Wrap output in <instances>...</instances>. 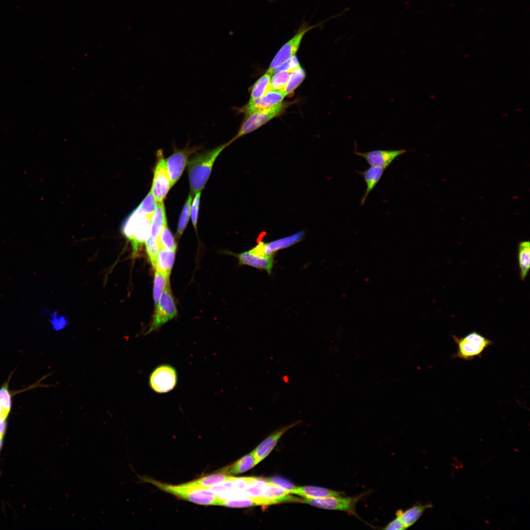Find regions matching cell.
Masks as SVG:
<instances>
[{
	"mask_svg": "<svg viewBox=\"0 0 530 530\" xmlns=\"http://www.w3.org/2000/svg\"><path fill=\"white\" fill-rule=\"evenodd\" d=\"M233 142L231 140L212 149L197 153L188 159L187 171L191 193L201 191L211 173L213 163L220 153Z\"/></svg>",
	"mask_w": 530,
	"mask_h": 530,
	"instance_id": "cell-1",
	"label": "cell"
},
{
	"mask_svg": "<svg viewBox=\"0 0 530 530\" xmlns=\"http://www.w3.org/2000/svg\"><path fill=\"white\" fill-rule=\"evenodd\" d=\"M140 482L149 483L161 491L178 498L196 504L219 505L220 497L209 488L190 486L183 484L172 485L164 483L147 476H137Z\"/></svg>",
	"mask_w": 530,
	"mask_h": 530,
	"instance_id": "cell-2",
	"label": "cell"
},
{
	"mask_svg": "<svg viewBox=\"0 0 530 530\" xmlns=\"http://www.w3.org/2000/svg\"><path fill=\"white\" fill-rule=\"evenodd\" d=\"M152 218L137 207L123 223L122 232L131 242L133 256L137 254L140 246L145 243L150 234Z\"/></svg>",
	"mask_w": 530,
	"mask_h": 530,
	"instance_id": "cell-3",
	"label": "cell"
},
{
	"mask_svg": "<svg viewBox=\"0 0 530 530\" xmlns=\"http://www.w3.org/2000/svg\"><path fill=\"white\" fill-rule=\"evenodd\" d=\"M452 338L456 344L457 349L452 357L465 361L481 356L484 351L493 344V341L476 331L461 337L452 335Z\"/></svg>",
	"mask_w": 530,
	"mask_h": 530,
	"instance_id": "cell-4",
	"label": "cell"
},
{
	"mask_svg": "<svg viewBox=\"0 0 530 530\" xmlns=\"http://www.w3.org/2000/svg\"><path fill=\"white\" fill-rule=\"evenodd\" d=\"M370 493V491H368L356 496L348 497L338 496L317 499L304 498L302 503L320 508L344 511L362 520L356 512V505L362 498Z\"/></svg>",
	"mask_w": 530,
	"mask_h": 530,
	"instance_id": "cell-5",
	"label": "cell"
},
{
	"mask_svg": "<svg viewBox=\"0 0 530 530\" xmlns=\"http://www.w3.org/2000/svg\"><path fill=\"white\" fill-rule=\"evenodd\" d=\"M287 106L286 103H281L267 109L255 111L245 115L237 135L231 139H237L261 127L273 118L282 113Z\"/></svg>",
	"mask_w": 530,
	"mask_h": 530,
	"instance_id": "cell-6",
	"label": "cell"
},
{
	"mask_svg": "<svg viewBox=\"0 0 530 530\" xmlns=\"http://www.w3.org/2000/svg\"><path fill=\"white\" fill-rule=\"evenodd\" d=\"M157 305L153 321L147 333H150L176 316L177 310L169 283Z\"/></svg>",
	"mask_w": 530,
	"mask_h": 530,
	"instance_id": "cell-7",
	"label": "cell"
},
{
	"mask_svg": "<svg viewBox=\"0 0 530 530\" xmlns=\"http://www.w3.org/2000/svg\"><path fill=\"white\" fill-rule=\"evenodd\" d=\"M158 160L154 170V178L151 191L157 202H163L171 188V181L166 159L161 150L157 152Z\"/></svg>",
	"mask_w": 530,
	"mask_h": 530,
	"instance_id": "cell-8",
	"label": "cell"
},
{
	"mask_svg": "<svg viewBox=\"0 0 530 530\" xmlns=\"http://www.w3.org/2000/svg\"><path fill=\"white\" fill-rule=\"evenodd\" d=\"M317 26L318 25L310 26L306 24L302 25L293 37L285 43L278 51L272 60L266 73L271 75L274 69L294 55L299 48L305 34Z\"/></svg>",
	"mask_w": 530,
	"mask_h": 530,
	"instance_id": "cell-9",
	"label": "cell"
},
{
	"mask_svg": "<svg viewBox=\"0 0 530 530\" xmlns=\"http://www.w3.org/2000/svg\"><path fill=\"white\" fill-rule=\"evenodd\" d=\"M200 146L190 147L186 145L183 149H176L173 153L166 159V165L171 181V187L180 179L187 164L189 157L201 148Z\"/></svg>",
	"mask_w": 530,
	"mask_h": 530,
	"instance_id": "cell-10",
	"label": "cell"
},
{
	"mask_svg": "<svg viewBox=\"0 0 530 530\" xmlns=\"http://www.w3.org/2000/svg\"><path fill=\"white\" fill-rule=\"evenodd\" d=\"M177 381L175 369L168 365L156 368L150 375L149 385L155 392L165 393L173 390Z\"/></svg>",
	"mask_w": 530,
	"mask_h": 530,
	"instance_id": "cell-11",
	"label": "cell"
},
{
	"mask_svg": "<svg viewBox=\"0 0 530 530\" xmlns=\"http://www.w3.org/2000/svg\"><path fill=\"white\" fill-rule=\"evenodd\" d=\"M304 232L300 231L291 235L281 238L268 242L260 241L249 252L260 257L274 255L279 250L290 247L302 240Z\"/></svg>",
	"mask_w": 530,
	"mask_h": 530,
	"instance_id": "cell-12",
	"label": "cell"
},
{
	"mask_svg": "<svg viewBox=\"0 0 530 530\" xmlns=\"http://www.w3.org/2000/svg\"><path fill=\"white\" fill-rule=\"evenodd\" d=\"M407 152L405 149L376 150L366 152L354 151V154L364 159L371 166L386 169L400 156Z\"/></svg>",
	"mask_w": 530,
	"mask_h": 530,
	"instance_id": "cell-13",
	"label": "cell"
},
{
	"mask_svg": "<svg viewBox=\"0 0 530 530\" xmlns=\"http://www.w3.org/2000/svg\"><path fill=\"white\" fill-rule=\"evenodd\" d=\"M286 95L284 92L271 90L262 97L250 99L248 103L239 109L245 115L252 112L269 109L282 103Z\"/></svg>",
	"mask_w": 530,
	"mask_h": 530,
	"instance_id": "cell-14",
	"label": "cell"
},
{
	"mask_svg": "<svg viewBox=\"0 0 530 530\" xmlns=\"http://www.w3.org/2000/svg\"><path fill=\"white\" fill-rule=\"evenodd\" d=\"M300 422V421H297L276 430L261 443L253 450L257 464L259 463L268 455L285 432L298 424Z\"/></svg>",
	"mask_w": 530,
	"mask_h": 530,
	"instance_id": "cell-15",
	"label": "cell"
},
{
	"mask_svg": "<svg viewBox=\"0 0 530 530\" xmlns=\"http://www.w3.org/2000/svg\"><path fill=\"white\" fill-rule=\"evenodd\" d=\"M227 253L237 257L240 265H247L259 269L265 270L268 274H271L274 255L260 257L251 253L249 251L238 254L231 251H227Z\"/></svg>",
	"mask_w": 530,
	"mask_h": 530,
	"instance_id": "cell-16",
	"label": "cell"
},
{
	"mask_svg": "<svg viewBox=\"0 0 530 530\" xmlns=\"http://www.w3.org/2000/svg\"><path fill=\"white\" fill-rule=\"evenodd\" d=\"M290 492V494H295L307 499L343 496L344 493L342 491H337L323 487L312 486H294Z\"/></svg>",
	"mask_w": 530,
	"mask_h": 530,
	"instance_id": "cell-17",
	"label": "cell"
},
{
	"mask_svg": "<svg viewBox=\"0 0 530 530\" xmlns=\"http://www.w3.org/2000/svg\"><path fill=\"white\" fill-rule=\"evenodd\" d=\"M432 506L431 504H417L404 511L401 509L398 510L396 511V516L400 519L406 529L413 525L426 509L430 508Z\"/></svg>",
	"mask_w": 530,
	"mask_h": 530,
	"instance_id": "cell-18",
	"label": "cell"
},
{
	"mask_svg": "<svg viewBox=\"0 0 530 530\" xmlns=\"http://www.w3.org/2000/svg\"><path fill=\"white\" fill-rule=\"evenodd\" d=\"M237 477L220 472L202 477L199 478L182 483L186 486L210 488L212 486L232 481Z\"/></svg>",
	"mask_w": 530,
	"mask_h": 530,
	"instance_id": "cell-19",
	"label": "cell"
},
{
	"mask_svg": "<svg viewBox=\"0 0 530 530\" xmlns=\"http://www.w3.org/2000/svg\"><path fill=\"white\" fill-rule=\"evenodd\" d=\"M384 169L378 167L371 166L363 171H358L364 179L366 185L365 192L361 200V205H363L370 192L375 188L381 179Z\"/></svg>",
	"mask_w": 530,
	"mask_h": 530,
	"instance_id": "cell-20",
	"label": "cell"
},
{
	"mask_svg": "<svg viewBox=\"0 0 530 530\" xmlns=\"http://www.w3.org/2000/svg\"><path fill=\"white\" fill-rule=\"evenodd\" d=\"M257 464L256 458L252 451L233 464L223 468L219 472L232 476L238 475L248 471Z\"/></svg>",
	"mask_w": 530,
	"mask_h": 530,
	"instance_id": "cell-21",
	"label": "cell"
},
{
	"mask_svg": "<svg viewBox=\"0 0 530 530\" xmlns=\"http://www.w3.org/2000/svg\"><path fill=\"white\" fill-rule=\"evenodd\" d=\"M517 260L519 276L522 281L527 277L530 267V243L529 240L520 242L518 245Z\"/></svg>",
	"mask_w": 530,
	"mask_h": 530,
	"instance_id": "cell-22",
	"label": "cell"
},
{
	"mask_svg": "<svg viewBox=\"0 0 530 530\" xmlns=\"http://www.w3.org/2000/svg\"><path fill=\"white\" fill-rule=\"evenodd\" d=\"M167 226L165 210L163 202H157L150 226V235L158 238L163 228Z\"/></svg>",
	"mask_w": 530,
	"mask_h": 530,
	"instance_id": "cell-23",
	"label": "cell"
},
{
	"mask_svg": "<svg viewBox=\"0 0 530 530\" xmlns=\"http://www.w3.org/2000/svg\"><path fill=\"white\" fill-rule=\"evenodd\" d=\"M175 250L159 248L158 254L155 269L169 277L174 264Z\"/></svg>",
	"mask_w": 530,
	"mask_h": 530,
	"instance_id": "cell-24",
	"label": "cell"
},
{
	"mask_svg": "<svg viewBox=\"0 0 530 530\" xmlns=\"http://www.w3.org/2000/svg\"><path fill=\"white\" fill-rule=\"evenodd\" d=\"M219 505L228 507L243 508L261 505V503L257 497H234L227 498H221Z\"/></svg>",
	"mask_w": 530,
	"mask_h": 530,
	"instance_id": "cell-25",
	"label": "cell"
},
{
	"mask_svg": "<svg viewBox=\"0 0 530 530\" xmlns=\"http://www.w3.org/2000/svg\"><path fill=\"white\" fill-rule=\"evenodd\" d=\"M270 76V75L266 73L261 77L251 87L250 96L251 99H259L271 90Z\"/></svg>",
	"mask_w": 530,
	"mask_h": 530,
	"instance_id": "cell-26",
	"label": "cell"
},
{
	"mask_svg": "<svg viewBox=\"0 0 530 530\" xmlns=\"http://www.w3.org/2000/svg\"><path fill=\"white\" fill-rule=\"evenodd\" d=\"M169 278L163 273L156 269L153 287V296L155 306H157L160 296L167 285L169 283Z\"/></svg>",
	"mask_w": 530,
	"mask_h": 530,
	"instance_id": "cell-27",
	"label": "cell"
},
{
	"mask_svg": "<svg viewBox=\"0 0 530 530\" xmlns=\"http://www.w3.org/2000/svg\"><path fill=\"white\" fill-rule=\"evenodd\" d=\"M306 77L305 70L301 66L290 73L289 79L284 91L286 96L291 94L302 83Z\"/></svg>",
	"mask_w": 530,
	"mask_h": 530,
	"instance_id": "cell-28",
	"label": "cell"
},
{
	"mask_svg": "<svg viewBox=\"0 0 530 530\" xmlns=\"http://www.w3.org/2000/svg\"><path fill=\"white\" fill-rule=\"evenodd\" d=\"M192 198L193 194L190 192L183 207L178 222L177 230V235L178 237L181 236L189 221Z\"/></svg>",
	"mask_w": 530,
	"mask_h": 530,
	"instance_id": "cell-29",
	"label": "cell"
},
{
	"mask_svg": "<svg viewBox=\"0 0 530 530\" xmlns=\"http://www.w3.org/2000/svg\"><path fill=\"white\" fill-rule=\"evenodd\" d=\"M11 408V396L7 385L0 388V418H7Z\"/></svg>",
	"mask_w": 530,
	"mask_h": 530,
	"instance_id": "cell-30",
	"label": "cell"
},
{
	"mask_svg": "<svg viewBox=\"0 0 530 530\" xmlns=\"http://www.w3.org/2000/svg\"><path fill=\"white\" fill-rule=\"evenodd\" d=\"M290 73L286 71H280L274 73L270 80L271 90L284 92Z\"/></svg>",
	"mask_w": 530,
	"mask_h": 530,
	"instance_id": "cell-31",
	"label": "cell"
},
{
	"mask_svg": "<svg viewBox=\"0 0 530 530\" xmlns=\"http://www.w3.org/2000/svg\"><path fill=\"white\" fill-rule=\"evenodd\" d=\"M145 243L150 263L155 268L157 258L160 248L158 238H153L149 234Z\"/></svg>",
	"mask_w": 530,
	"mask_h": 530,
	"instance_id": "cell-32",
	"label": "cell"
},
{
	"mask_svg": "<svg viewBox=\"0 0 530 530\" xmlns=\"http://www.w3.org/2000/svg\"><path fill=\"white\" fill-rule=\"evenodd\" d=\"M160 248L176 251L177 244L171 231L166 226L158 238Z\"/></svg>",
	"mask_w": 530,
	"mask_h": 530,
	"instance_id": "cell-33",
	"label": "cell"
},
{
	"mask_svg": "<svg viewBox=\"0 0 530 530\" xmlns=\"http://www.w3.org/2000/svg\"><path fill=\"white\" fill-rule=\"evenodd\" d=\"M157 206V202L150 190L138 208L145 215L152 218Z\"/></svg>",
	"mask_w": 530,
	"mask_h": 530,
	"instance_id": "cell-34",
	"label": "cell"
},
{
	"mask_svg": "<svg viewBox=\"0 0 530 530\" xmlns=\"http://www.w3.org/2000/svg\"><path fill=\"white\" fill-rule=\"evenodd\" d=\"M300 67V65L298 58L296 56L294 55L274 69L271 72V75L274 73L280 71H286L292 73Z\"/></svg>",
	"mask_w": 530,
	"mask_h": 530,
	"instance_id": "cell-35",
	"label": "cell"
},
{
	"mask_svg": "<svg viewBox=\"0 0 530 530\" xmlns=\"http://www.w3.org/2000/svg\"><path fill=\"white\" fill-rule=\"evenodd\" d=\"M200 195L201 191L195 194L191 206L190 216L193 225L195 229L197 228Z\"/></svg>",
	"mask_w": 530,
	"mask_h": 530,
	"instance_id": "cell-36",
	"label": "cell"
},
{
	"mask_svg": "<svg viewBox=\"0 0 530 530\" xmlns=\"http://www.w3.org/2000/svg\"><path fill=\"white\" fill-rule=\"evenodd\" d=\"M265 480L266 481L274 483L281 487L286 489L289 490L290 492L295 486L287 480H285L284 479L280 478L279 477H275L270 478H266L265 479Z\"/></svg>",
	"mask_w": 530,
	"mask_h": 530,
	"instance_id": "cell-37",
	"label": "cell"
},
{
	"mask_svg": "<svg viewBox=\"0 0 530 530\" xmlns=\"http://www.w3.org/2000/svg\"><path fill=\"white\" fill-rule=\"evenodd\" d=\"M380 529L385 530H403L406 529L400 519L397 516L385 527Z\"/></svg>",
	"mask_w": 530,
	"mask_h": 530,
	"instance_id": "cell-38",
	"label": "cell"
},
{
	"mask_svg": "<svg viewBox=\"0 0 530 530\" xmlns=\"http://www.w3.org/2000/svg\"><path fill=\"white\" fill-rule=\"evenodd\" d=\"M52 323L54 328L58 330L63 328L66 324L67 321L63 317L56 318L54 315L53 319L52 320Z\"/></svg>",
	"mask_w": 530,
	"mask_h": 530,
	"instance_id": "cell-39",
	"label": "cell"
},
{
	"mask_svg": "<svg viewBox=\"0 0 530 530\" xmlns=\"http://www.w3.org/2000/svg\"><path fill=\"white\" fill-rule=\"evenodd\" d=\"M7 418H0V436L4 437L7 426Z\"/></svg>",
	"mask_w": 530,
	"mask_h": 530,
	"instance_id": "cell-40",
	"label": "cell"
},
{
	"mask_svg": "<svg viewBox=\"0 0 530 530\" xmlns=\"http://www.w3.org/2000/svg\"><path fill=\"white\" fill-rule=\"evenodd\" d=\"M4 437L0 436V453L2 447Z\"/></svg>",
	"mask_w": 530,
	"mask_h": 530,
	"instance_id": "cell-41",
	"label": "cell"
},
{
	"mask_svg": "<svg viewBox=\"0 0 530 530\" xmlns=\"http://www.w3.org/2000/svg\"><path fill=\"white\" fill-rule=\"evenodd\" d=\"M270 0L272 1V0Z\"/></svg>",
	"mask_w": 530,
	"mask_h": 530,
	"instance_id": "cell-42",
	"label": "cell"
}]
</instances>
